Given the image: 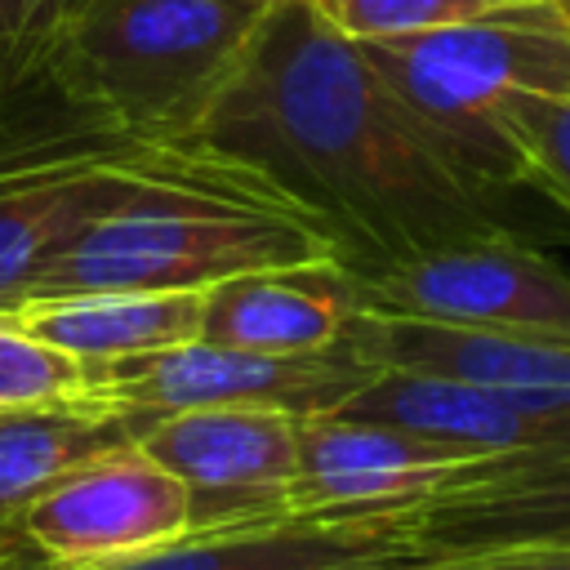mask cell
<instances>
[{
    "label": "cell",
    "mask_w": 570,
    "mask_h": 570,
    "mask_svg": "<svg viewBox=\"0 0 570 570\" xmlns=\"http://www.w3.org/2000/svg\"><path fill=\"white\" fill-rule=\"evenodd\" d=\"M419 561L401 512L392 517H281L191 530L156 552L102 570H401Z\"/></svg>",
    "instance_id": "7c38bea8"
},
{
    "label": "cell",
    "mask_w": 570,
    "mask_h": 570,
    "mask_svg": "<svg viewBox=\"0 0 570 570\" xmlns=\"http://www.w3.org/2000/svg\"><path fill=\"white\" fill-rule=\"evenodd\" d=\"M263 13L236 0H71L45 89L94 125L187 142Z\"/></svg>",
    "instance_id": "7a4b0ae2"
},
{
    "label": "cell",
    "mask_w": 570,
    "mask_h": 570,
    "mask_svg": "<svg viewBox=\"0 0 570 570\" xmlns=\"http://www.w3.org/2000/svg\"><path fill=\"white\" fill-rule=\"evenodd\" d=\"M356 316L361 289L352 267H343L338 258H321L209 285L200 338L263 356H312L338 347Z\"/></svg>",
    "instance_id": "4fadbf2b"
},
{
    "label": "cell",
    "mask_w": 570,
    "mask_h": 570,
    "mask_svg": "<svg viewBox=\"0 0 570 570\" xmlns=\"http://www.w3.org/2000/svg\"><path fill=\"white\" fill-rule=\"evenodd\" d=\"M352 276L365 316L481 334H570V272L517 240V232L441 245Z\"/></svg>",
    "instance_id": "8992f818"
},
{
    "label": "cell",
    "mask_w": 570,
    "mask_h": 570,
    "mask_svg": "<svg viewBox=\"0 0 570 570\" xmlns=\"http://www.w3.org/2000/svg\"><path fill=\"white\" fill-rule=\"evenodd\" d=\"M4 312L31 338L85 365H98V361L142 356V352L200 338L205 289H191V294H129V289L40 294Z\"/></svg>",
    "instance_id": "e0dca14e"
},
{
    "label": "cell",
    "mask_w": 570,
    "mask_h": 570,
    "mask_svg": "<svg viewBox=\"0 0 570 570\" xmlns=\"http://www.w3.org/2000/svg\"><path fill=\"white\" fill-rule=\"evenodd\" d=\"M330 414L387 423L476 454H525V459L570 454L566 387H494L450 374L379 365L374 379Z\"/></svg>",
    "instance_id": "8fae6325"
},
{
    "label": "cell",
    "mask_w": 570,
    "mask_h": 570,
    "mask_svg": "<svg viewBox=\"0 0 570 570\" xmlns=\"http://www.w3.org/2000/svg\"><path fill=\"white\" fill-rule=\"evenodd\" d=\"M18 548H22L18 534H4V530H0V570H31V566H22L27 552H18Z\"/></svg>",
    "instance_id": "cb8c5ba5"
},
{
    "label": "cell",
    "mask_w": 570,
    "mask_h": 570,
    "mask_svg": "<svg viewBox=\"0 0 570 570\" xmlns=\"http://www.w3.org/2000/svg\"><path fill=\"white\" fill-rule=\"evenodd\" d=\"M156 419L160 414L151 410L98 396L0 410V530L13 534L22 508L36 503L53 481L107 450L138 445Z\"/></svg>",
    "instance_id": "2e32d148"
},
{
    "label": "cell",
    "mask_w": 570,
    "mask_h": 570,
    "mask_svg": "<svg viewBox=\"0 0 570 570\" xmlns=\"http://www.w3.org/2000/svg\"><path fill=\"white\" fill-rule=\"evenodd\" d=\"M187 530V485L142 445H120L80 463L27 503L13 525L36 570H102L156 552Z\"/></svg>",
    "instance_id": "ba28073f"
},
{
    "label": "cell",
    "mask_w": 570,
    "mask_h": 570,
    "mask_svg": "<svg viewBox=\"0 0 570 570\" xmlns=\"http://www.w3.org/2000/svg\"><path fill=\"white\" fill-rule=\"evenodd\" d=\"M503 134L521 165V187L543 191L570 214V94H512Z\"/></svg>",
    "instance_id": "ffe728a7"
},
{
    "label": "cell",
    "mask_w": 570,
    "mask_h": 570,
    "mask_svg": "<svg viewBox=\"0 0 570 570\" xmlns=\"http://www.w3.org/2000/svg\"><path fill=\"white\" fill-rule=\"evenodd\" d=\"M138 147H151V138L94 125L76 111H62L58 120H27V125L0 120V196L76 165L129 156Z\"/></svg>",
    "instance_id": "ac0fdd59"
},
{
    "label": "cell",
    "mask_w": 570,
    "mask_h": 570,
    "mask_svg": "<svg viewBox=\"0 0 570 570\" xmlns=\"http://www.w3.org/2000/svg\"><path fill=\"white\" fill-rule=\"evenodd\" d=\"M525 454H476L387 423L307 414L298 419V472L289 517H392L432 494L476 485Z\"/></svg>",
    "instance_id": "9c48e42d"
},
{
    "label": "cell",
    "mask_w": 570,
    "mask_h": 570,
    "mask_svg": "<svg viewBox=\"0 0 570 570\" xmlns=\"http://www.w3.org/2000/svg\"><path fill=\"white\" fill-rule=\"evenodd\" d=\"M374 370L379 365L361 361L347 343L312 356H263V352L191 338L160 352L85 365V379H89V396L151 414L258 405L307 419L338 410L352 392H361L374 379Z\"/></svg>",
    "instance_id": "52a82bcc"
},
{
    "label": "cell",
    "mask_w": 570,
    "mask_h": 570,
    "mask_svg": "<svg viewBox=\"0 0 570 570\" xmlns=\"http://www.w3.org/2000/svg\"><path fill=\"white\" fill-rule=\"evenodd\" d=\"M165 191H214L285 205L240 165L200 142H151L129 156L76 165L0 196V307L36 294L40 276L102 218ZM294 209V205H285ZM298 214V209H294Z\"/></svg>",
    "instance_id": "5b68a950"
},
{
    "label": "cell",
    "mask_w": 570,
    "mask_h": 570,
    "mask_svg": "<svg viewBox=\"0 0 570 570\" xmlns=\"http://www.w3.org/2000/svg\"><path fill=\"white\" fill-rule=\"evenodd\" d=\"M557 13H561V9H557ZM561 18H566V22H570V13H561Z\"/></svg>",
    "instance_id": "4316f807"
},
{
    "label": "cell",
    "mask_w": 570,
    "mask_h": 570,
    "mask_svg": "<svg viewBox=\"0 0 570 570\" xmlns=\"http://www.w3.org/2000/svg\"><path fill=\"white\" fill-rule=\"evenodd\" d=\"M361 53L436 151L494 196L521 187V165L503 134L508 98L525 89L570 94V22L552 0L361 45Z\"/></svg>",
    "instance_id": "3957f363"
},
{
    "label": "cell",
    "mask_w": 570,
    "mask_h": 570,
    "mask_svg": "<svg viewBox=\"0 0 570 570\" xmlns=\"http://www.w3.org/2000/svg\"><path fill=\"white\" fill-rule=\"evenodd\" d=\"M236 4H245V9H254V13H267V9H276L281 0H236Z\"/></svg>",
    "instance_id": "d4e9b609"
},
{
    "label": "cell",
    "mask_w": 570,
    "mask_h": 570,
    "mask_svg": "<svg viewBox=\"0 0 570 570\" xmlns=\"http://www.w3.org/2000/svg\"><path fill=\"white\" fill-rule=\"evenodd\" d=\"M80 396H89L85 361L31 338L0 307V410L58 405V401H80Z\"/></svg>",
    "instance_id": "44dd1931"
},
{
    "label": "cell",
    "mask_w": 570,
    "mask_h": 570,
    "mask_svg": "<svg viewBox=\"0 0 570 570\" xmlns=\"http://www.w3.org/2000/svg\"><path fill=\"white\" fill-rule=\"evenodd\" d=\"M343 343L387 370L450 374L494 387H566L570 392V334H481L445 330L396 316H356Z\"/></svg>",
    "instance_id": "9a60e30c"
},
{
    "label": "cell",
    "mask_w": 570,
    "mask_h": 570,
    "mask_svg": "<svg viewBox=\"0 0 570 570\" xmlns=\"http://www.w3.org/2000/svg\"><path fill=\"white\" fill-rule=\"evenodd\" d=\"M517 4H530V0H312L316 18L352 45L405 40V36L476 22Z\"/></svg>",
    "instance_id": "d6986e66"
},
{
    "label": "cell",
    "mask_w": 570,
    "mask_h": 570,
    "mask_svg": "<svg viewBox=\"0 0 570 570\" xmlns=\"http://www.w3.org/2000/svg\"><path fill=\"white\" fill-rule=\"evenodd\" d=\"M0 120H4V111H0Z\"/></svg>",
    "instance_id": "83f0119b"
},
{
    "label": "cell",
    "mask_w": 570,
    "mask_h": 570,
    "mask_svg": "<svg viewBox=\"0 0 570 570\" xmlns=\"http://www.w3.org/2000/svg\"><path fill=\"white\" fill-rule=\"evenodd\" d=\"M401 570H570V543L557 548H494L459 557H423Z\"/></svg>",
    "instance_id": "603a6c76"
},
{
    "label": "cell",
    "mask_w": 570,
    "mask_h": 570,
    "mask_svg": "<svg viewBox=\"0 0 570 570\" xmlns=\"http://www.w3.org/2000/svg\"><path fill=\"white\" fill-rule=\"evenodd\" d=\"M71 0H0V111L45 85Z\"/></svg>",
    "instance_id": "7402d4cb"
},
{
    "label": "cell",
    "mask_w": 570,
    "mask_h": 570,
    "mask_svg": "<svg viewBox=\"0 0 570 570\" xmlns=\"http://www.w3.org/2000/svg\"><path fill=\"white\" fill-rule=\"evenodd\" d=\"M401 521L419 561L570 543V454L517 459L476 485L445 490L405 508Z\"/></svg>",
    "instance_id": "5bb4252c"
},
{
    "label": "cell",
    "mask_w": 570,
    "mask_h": 570,
    "mask_svg": "<svg viewBox=\"0 0 570 570\" xmlns=\"http://www.w3.org/2000/svg\"><path fill=\"white\" fill-rule=\"evenodd\" d=\"M191 142L330 232L352 272L512 232L494 191L436 151L361 45L330 31L312 0H281L263 13Z\"/></svg>",
    "instance_id": "6da1fadb"
},
{
    "label": "cell",
    "mask_w": 570,
    "mask_h": 570,
    "mask_svg": "<svg viewBox=\"0 0 570 570\" xmlns=\"http://www.w3.org/2000/svg\"><path fill=\"white\" fill-rule=\"evenodd\" d=\"M552 4H557V9H561V13H570V0H552Z\"/></svg>",
    "instance_id": "484cf974"
},
{
    "label": "cell",
    "mask_w": 570,
    "mask_h": 570,
    "mask_svg": "<svg viewBox=\"0 0 570 570\" xmlns=\"http://www.w3.org/2000/svg\"><path fill=\"white\" fill-rule=\"evenodd\" d=\"M138 445L187 485L191 530H227L289 517V485L298 472V419L285 410H178L160 414Z\"/></svg>",
    "instance_id": "30bf717a"
},
{
    "label": "cell",
    "mask_w": 570,
    "mask_h": 570,
    "mask_svg": "<svg viewBox=\"0 0 570 570\" xmlns=\"http://www.w3.org/2000/svg\"><path fill=\"white\" fill-rule=\"evenodd\" d=\"M321 258H338L334 236L285 205L214 191H165L94 223L40 276L31 298L85 289L191 294L245 272Z\"/></svg>",
    "instance_id": "277c9868"
}]
</instances>
